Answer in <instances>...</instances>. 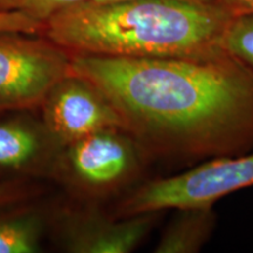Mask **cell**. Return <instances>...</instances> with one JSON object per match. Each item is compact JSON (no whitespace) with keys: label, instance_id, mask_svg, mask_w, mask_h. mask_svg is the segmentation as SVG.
Returning a JSON list of instances; mask_svg holds the SVG:
<instances>
[{"label":"cell","instance_id":"cell-1","mask_svg":"<svg viewBox=\"0 0 253 253\" xmlns=\"http://www.w3.org/2000/svg\"><path fill=\"white\" fill-rule=\"evenodd\" d=\"M71 75L108 97L148 154L190 163L253 147V69L226 52L183 58L73 54Z\"/></svg>","mask_w":253,"mask_h":253},{"label":"cell","instance_id":"cell-2","mask_svg":"<svg viewBox=\"0 0 253 253\" xmlns=\"http://www.w3.org/2000/svg\"><path fill=\"white\" fill-rule=\"evenodd\" d=\"M231 18L223 6L176 0L88 1L50 18L43 33L74 54L208 56L224 52L220 41Z\"/></svg>","mask_w":253,"mask_h":253},{"label":"cell","instance_id":"cell-3","mask_svg":"<svg viewBox=\"0 0 253 253\" xmlns=\"http://www.w3.org/2000/svg\"><path fill=\"white\" fill-rule=\"evenodd\" d=\"M253 185V151L217 157L178 175L149 181L123 199L116 217L214 205L221 197Z\"/></svg>","mask_w":253,"mask_h":253},{"label":"cell","instance_id":"cell-4","mask_svg":"<svg viewBox=\"0 0 253 253\" xmlns=\"http://www.w3.org/2000/svg\"><path fill=\"white\" fill-rule=\"evenodd\" d=\"M24 33H0V110L27 108L45 100L71 77L67 50Z\"/></svg>","mask_w":253,"mask_h":253},{"label":"cell","instance_id":"cell-5","mask_svg":"<svg viewBox=\"0 0 253 253\" xmlns=\"http://www.w3.org/2000/svg\"><path fill=\"white\" fill-rule=\"evenodd\" d=\"M147 151L125 129H107L72 143L69 162L82 183L99 192H110L134 178Z\"/></svg>","mask_w":253,"mask_h":253},{"label":"cell","instance_id":"cell-6","mask_svg":"<svg viewBox=\"0 0 253 253\" xmlns=\"http://www.w3.org/2000/svg\"><path fill=\"white\" fill-rule=\"evenodd\" d=\"M47 97L46 122L60 140L74 143L107 129L126 130L122 116L108 97L84 79L66 78Z\"/></svg>","mask_w":253,"mask_h":253},{"label":"cell","instance_id":"cell-7","mask_svg":"<svg viewBox=\"0 0 253 253\" xmlns=\"http://www.w3.org/2000/svg\"><path fill=\"white\" fill-rule=\"evenodd\" d=\"M160 213L108 218L97 212L79 214L63 227V244L74 253H128L134 251L156 225Z\"/></svg>","mask_w":253,"mask_h":253},{"label":"cell","instance_id":"cell-8","mask_svg":"<svg viewBox=\"0 0 253 253\" xmlns=\"http://www.w3.org/2000/svg\"><path fill=\"white\" fill-rule=\"evenodd\" d=\"M176 211L154 252L196 253L213 233L217 223L213 205L179 208Z\"/></svg>","mask_w":253,"mask_h":253},{"label":"cell","instance_id":"cell-9","mask_svg":"<svg viewBox=\"0 0 253 253\" xmlns=\"http://www.w3.org/2000/svg\"><path fill=\"white\" fill-rule=\"evenodd\" d=\"M40 148L33 129L19 122L0 123V168L25 166L36 157Z\"/></svg>","mask_w":253,"mask_h":253},{"label":"cell","instance_id":"cell-10","mask_svg":"<svg viewBox=\"0 0 253 253\" xmlns=\"http://www.w3.org/2000/svg\"><path fill=\"white\" fill-rule=\"evenodd\" d=\"M42 223L34 213L0 218V253H34L40 249Z\"/></svg>","mask_w":253,"mask_h":253},{"label":"cell","instance_id":"cell-11","mask_svg":"<svg viewBox=\"0 0 253 253\" xmlns=\"http://www.w3.org/2000/svg\"><path fill=\"white\" fill-rule=\"evenodd\" d=\"M220 46L227 54L253 69V13L232 15Z\"/></svg>","mask_w":253,"mask_h":253},{"label":"cell","instance_id":"cell-12","mask_svg":"<svg viewBox=\"0 0 253 253\" xmlns=\"http://www.w3.org/2000/svg\"><path fill=\"white\" fill-rule=\"evenodd\" d=\"M90 0H18L17 9L28 17L46 24L50 18L73 6Z\"/></svg>","mask_w":253,"mask_h":253},{"label":"cell","instance_id":"cell-13","mask_svg":"<svg viewBox=\"0 0 253 253\" xmlns=\"http://www.w3.org/2000/svg\"><path fill=\"white\" fill-rule=\"evenodd\" d=\"M46 24L28 17L23 12L0 11V33H24L34 34L45 32Z\"/></svg>","mask_w":253,"mask_h":253},{"label":"cell","instance_id":"cell-14","mask_svg":"<svg viewBox=\"0 0 253 253\" xmlns=\"http://www.w3.org/2000/svg\"><path fill=\"white\" fill-rule=\"evenodd\" d=\"M33 190L18 182L0 183V208L7 207L27 199L33 195Z\"/></svg>","mask_w":253,"mask_h":253},{"label":"cell","instance_id":"cell-15","mask_svg":"<svg viewBox=\"0 0 253 253\" xmlns=\"http://www.w3.org/2000/svg\"><path fill=\"white\" fill-rule=\"evenodd\" d=\"M220 4L232 15L253 13V0H220Z\"/></svg>","mask_w":253,"mask_h":253},{"label":"cell","instance_id":"cell-16","mask_svg":"<svg viewBox=\"0 0 253 253\" xmlns=\"http://www.w3.org/2000/svg\"><path fill=\"white\" fill-rule=\"evenodd\" d=\"M91 2H99V4H104V2H115V1H126V0H90ZM176 1H184V2H192V4H201V5H214V6H223L220 4V0H176ZM225 8V7H224Z\"/></svg>","mask_w":253,"mask_h":253},{"label":"cell","instance_id":"cell-17","mask_svg":"<svg viewBox=\"0 0 253 253\" xmlns=\"http://www.w3.org/2000/svg\"><path fill=\"white\" fill-rule=\"evenodd\" d=\"M18 0H0V11H15Z\"/></svg>","mask_w":253,"mask_h":253}]
</instances>
